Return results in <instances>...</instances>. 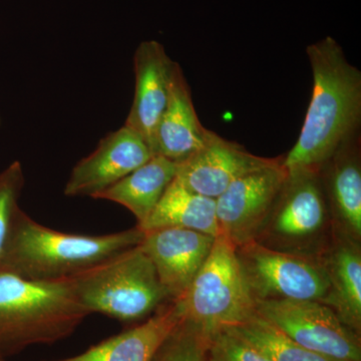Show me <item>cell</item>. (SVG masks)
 <instances>
[{
    "label": "cell",
    "instance_id": "6da1fadb",
    "mask_svg": "<svg viewBox=\"0 0 361 361\" xmlns=\"http://www.w3.org/2000/svg\"><path fill=\"white\" fill-rule=\"evenodd\" d=\"M312 97L298 140L283 157L287 172L319 170L344 140L360 130L361 73L332 37L306 49Z\"/></svg>",
    "mask_w": 361,
    "mask_h": 361
},
{
    "label": "cell",
    "instance_id": "7a4b0ae2",
    "mask_svg": "<svg viewBox=\"0 0 361 361\" xmlns=\"http://www.w3.org/2000/svg\"><path fill=\"white\" fill-rule=\"evenodd\" d=\"M142 238L144 231L137 226L104 235L58 231L37 222L18 207L0 253V268L39 281L70 279L139 245Z\"/></svg>",
    "mask_w": 361,
    "mask_h": 361
},
{
    "label": "cell",
    "instance_id": "3957f363",
    "mask_svg": "<svg viewBox=\"0 0 361 361\" xmlns=\"http://www.w3.org/2000/svg\"><path fill=\"white\" fill-rule=\"evenodd\" d=\"M89 315L71 279L39 281L0 268V357L68 338Z\"/></svg>",
    "mask_w": 361,
    "mask_h": 361
},
{
    "label": "cell",
    "instance_id": "277c9868",
    "mask_svg": "<svg viewBox=\"0 0 361 361\" xmlns=\"http://www.w3.org/2000/svg\"><path fill=\"white\" fill-rule=\"evenodd\" d=\"M70 279L89 314L99 313L120 322L148 319L171 301L140 244Z\"/></svg>",
    "mask_w": 361,
    "mask_h": 361
},
{
    "label": "cell",
    "instance_id": "5b68a950",
    "mask_svg": "<svg viewBox=\"0 0 361 361\" xmlns=\"http://www.w3.org/2000/svg\"><path fill=\"white\" fill-rule=\"evenodd\" d=\"M334 226L319 172L288 173L255 241L274 250L319 259Z\"/></svg>",
    "mask_w": 361,
    "mask_h": 361
},
{
    "label": "cell",
    "instance_id": "8992f818",
    "mask_svg": "<svg viewBox=\"0 0 361 361\" xmlns=\"http://www.w3.org/2000/svg\"><path fill=\"white\" fill-rule=\"evenodd\" d=\"M178 301L182 304L183 320L207 337L256 315L236 247L223 235L216 237L205 262Z\"/></svg>",
    "mask_w": 361,
    "mask_h": 361
},
{
    "label": "cell",
    "instance_id": "52a82bcc",
    "mask_svg": "<svg viewBox=\"0 0 361 361\" xmlns=\"http://www.w3.org/2000/svg\"><path fill=\"white\" fill-rule=\"evenodd\" d=\"M240 267L256 302L311 300L322 302L329 292L320 259L274 250L252 241L236 248Z\"/></svg>",
    "mask_w": 361,
    "mask_h": 361
},
{
    "label": "cell",
    "instance_id": "ba28073f",
    "mask_svg": "<svg viewBox=\"0 0 361 361\" xmlns=\"http://www.w3.org/2000/svg\"><path fill=\"white\" fill-rule=\"evenodd\" d=\"M256 314L303 348L343 361H361L360 336L319 301L256 302Z\"/></svg>",
    "mask_w": 361,
    "mask_h": 361
},
{
    "label": "cell",
    "instance_id": "9c48e42d",
    "mask_svg": "<svg viewBox=\"0 0 361 361\" xmlns=\"http://www.w3.org/2000/svg\"><path fill=\"white\" fill-rule=\"evenodd\" d=\"M282 161L242 176L216 199L220 234L236 248L257 238L288 176Z\"/></svg>",
    "mask_w": 361,
    "mask_h": 361
},
{
    "label": "cell",
    "instance_id": "30bf717a",
    "mask_svg": "<svg viewBox=\"0 0 361 361\" xmlns=\"http://www.w3.org/2000/svg\"><path fill=\"white\" fill-rule=\"evenodd\" d=\"M154 157L146 141L127 126L104 135L96 149L82 159L66 182V197H90L115 185Z\"/></svg>",
    "mask_w": 361,
    "mask_h": 361
},
{
    "label": "cell",
    "instance_id": "8fae6325",
    "mask_svg": "<svg viewBox=\"0 0 361 361\" xmlns=\"http://www.w3.org/2000/svg\"><path fill=\"white\" fill-rule=\"evenodd\" d=\"M216 237L194 230L160 228L144 232L140 246L155 267L171 301L186 293Z\"/></svg>",
    "mask_w": 361,
    "mask_h": 361
},
{
    "label": "cell",
    "instance_id": "7c38bea8",
    "mask_svg": "<svg viewBox=\"0 0 361 361\" xmlns=\"http://www.w3.org/2000/svg\"><path fill=\"white\" fill-rule=\"evenodd\" d=\"M275 160L253 155L211 130L206 144L179 163L176 179L195 193L217 199L234 180Z\"/></svg>",
    "mask_w": 361,
    "mask_h": 361
},
{
    "label": "cell",
    "instance_id": "4fadbf2b",
    "mask_svg": "<svg viewBox=\"0 0 361 361\" xmlns=\"http://www.w3.org/2000/svg\"><path fill=\"white\" fill-rule=\"evenodd\" d=\"M334 234L361 243V134L339 145L318 170Z\"/></svg>",
    "mask_w": 361,
    "mask_h": 361
},
{
    "label": "cell",
    "instance_id": "5bb4252c",
    "mask_svg": "<svg viewBox=\"0 0 361 361\" xmlns=\"http://www.w3.org/2000/svg\"><path fill=\"white\" fill-rule=\"evenodd\" d=\"M175 65L156 40L142 42L135 52V97L125 126L141 135L149 149L167 108Z\"/></svg>",
    "mask_w": 361,
    "mask_h": 361
},
{
    "label": "cell",
    "instance_id": "9a60e30c",
    "mask_svg": "<svg viewBox=\"0 0 361 361\" xmlns=\"http://www.w3.org/2000/svg\"><path fill=\"white\" fill-rule=\"evenodd\" d=\"M210 133L199 120L190 85L176 63L167 108L157 127L152 153L179 164L200 149Z\"/></svg>",
    "mask_w": 361,
    "mask_h": 361
},
{
    "label": "cell",
    "instance_id": "2e32d148",
    "mask_svg": "<svg viewBox=\"0 0 361 361\" xmlns=\"http://www.w3.org/2000/svg\"><path fill=\"white\" fill-rule=\"evenodd\" d=\"M360 242L334 234L320 261L329 288L323 304L345 326L361 336V246Z\"/></svg>",
    "mask_w": 361,
    "mask_h": 361
},
{
    "label": "cell",
    "instance_id": "e0dca14e",
    "mask_svg": "<svg viewBox=\"0 0 361 361\" xmlns=\"http://www.w3.org/2000/svg\"><path fill=\"white\" fill-rule=\"evenodd\" d=\"M183 318L182 304L170 301L146 322L104 339L80 355L56 361H152Z\"/></svg>",
    "mask_w": 361,
    "mask_h": 361
},
{
    "label": "cell",
    "instance_id": "ac0fdd59",
    "mask_svg": "<svg viewBox=\"0 0 361 361\" xmlns=\"http://www.w3.org/2000/svg\"><path fill=\"white\" fill-rule=\"evenodd\" d=\"M179 164L154 156L141 167L115 185L97 195L96 200L114 202L125 207L142 224L161 200L169 185L177 176Z\"/></svg>",
    "mask_w": 361,
    "mask_h": 361
},
{
    "label": "cell",
    "instance_id": "d6986e66",
    "mask_svg": "<svg viewBox=\"0 0 361 361\" xmlns=\"http://www.w3.org/2000/svg\"><path fill=\"white\" fill-rule=\"evenodd\" d=\"M135 226L144 232L160 228H180L213 237L220 235L216 199L195 193L176 178L153 212L142 224Z\"/></svg>",
    "mask_w": 361,
    "mask_h": 361
},
{
    "label": "cell",
    "instance_id": "ffe728a7",
    "mask_svg": "<svg viewBox=\"0 0 361 361\" xmlns=\"http://www.w3.org/2000/svg\"><path fill=\"white\" fill-rule=\"evenodd\" d=\"M229 329L238 332L273 361H343L299 345L257 314Z\"/></svg>",
    "mask_w": 361,
    "mask_h": 361
},
{
    "label": "cell",
    "instance_id": "44dd1931",
    "mask_svg": "<svg viewBox=\"0 0 361 361\" xmlns=\"http://www.w3.org/2000/svg\"><path fill=\"white\" fill-rule=\"evenodd\" d=\"M207 341L208 337L182 320L152 361H206Z\"/></svg>",
    "mask_w": 361,
    "mask_h": 361
},
{
    "label": "cell",
    "instance_id": "7402d4cb",
    "mask_svg": "<svg viewBox=\"0 0 361 361\" xmlns=\"http://www.w3.org/2000/svg\"><path fill=\"white\" fill-rule=\"evenodd\" d=\"M206 361H273L238 332L223 329L208 337Z\"/></svg>",
    "mask_w": 361,
    "mask_h": 361
},
{
    "label": "cell",
    "instance_id": "603a6c76",
    "mask_svg": "<svg viewBox=\"0 0 361 361\" xmlns=\"http://www.w3.org/2000/svg\"><path fill=\"white\" fill-rule=\"evenodd\" d=\"M25 184V173L20 161H14L0 171V253L6 243L13 214L20 207Z\"/></svg>",
    "mask_w": 361,
    "mask_h": 361
},
{
    "label": "cell",
    "instance_id": "cb8c5ba5",
    "mask_svg": "<svg viewBox=\"0 0 361 361\" xmlns=\"http://www.w3.org/2000/svg\"><path fill=\"white\" fill-rule=\"evenodd\" d=\"M0 361H7L6 358L0 357Z\"/></svg>",
    "mask_w": 361,
    "mask_h": 361
},
{
    "label": "cell",
    "instance_id": "d4e9b609",
    "mask_svg": "<svg viewBox=\"0 0 361 361\" xmlns=\"http://www.w3.org/2000/svg\"><path fill=\"white\" fill-rule=\"evenodd\" d=\"M0 125H1V118H0Z\"/></svg>",
    "mask_w": 361,
    "mask_h": 361
}]
</instances>
